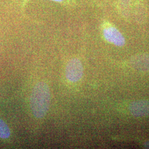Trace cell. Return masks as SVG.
<instances>
[{"label":"cell","mask_w":149,"mask_h":149,"mask_svg":"<svg viewBox=\"0 0 149 149\" xmlns=\"http://www.w3.org/2000/svg\"><path fill=\"white\" fill-rule=\"evenodd\" d=\"M50 92L48 85L39 82L33 88L30 97V106L33 116L43 118L48 112L50 104Z\"/></svg>","instance_id":"6da1fadb"},{"label":"cell","mask_w":149,"mask_h":149,"mask_svg":"<svg viewBox=\"0 0 149 149\" xmlns=\"http://www.w3.org/2000/svg\"><path fill=\"white\" fill-rule=\"evenodd\" d=\"M84 68L79 59H71L66 65L65 74L67 80L71 82L79 81L82 77Z\"/></svg>","instance_id":"7a4b0ae2"},{"label":"cell","mask_w":149,"mask_h":149,"mask_svg":"<svg viewBox=\"0 0 149 149\" xmlns=\"http://www.w3.org/2000/svg\"><path fill=\"white\" fill-rule=\"evenodd\" d=\"M102 32L103 37L108 42L118 47H122L125 44V40L122 34L111 24H105Z\"/></svg>","instance_id":"3957f363"},{"label":"cell","mask_w":149,"mask_h":149,"mask_svg":"<svg viewBox=\"0 0 149 149\" xmlns=\"http://www.w3.org/2000/svg\"><path fill=\"white\" fill-rule=\"evenodd\" d=\"M130 113L136 117L149 116V101L139 100L133 102L129 106Z\"/></svg>","instance_id":"277c9868"},{"label":"cell","mask_w":149,"mask_h":149,"mask_svg":"<svg viewBox=\"0 0 149 149\" xmlns=\"http://www.w3.org/2000/svg\"><path fill=\"white\" fill-rule=\"evenodd\" d=\"M131 66L141 71H149V55L140 54L130 60Z\"/></svg>","instance_id":"5b68a950"},{"label":"cell","mask_w":149,"mask_h":149,"mask_svg":"<svg viewBox=\"0 0 149 149\" xmlns=\"http://www.w3.org/2000/svg\"><path fill=\"white\" fill-rule=\"evenodd\" d=\"M132 0H118V8L123 16L128 17L130 15Z\"/></svg>","instance_id":"8992f818"},{"label":"cell","mask_w":149,"mask_h":149,"mask_svg":"<svg viewBox=\"0 0 149 149\" xmlns=\"http://www.w3.org/2000/svg\"><path fill=\"white\" fill-rule=\"evenodd\" d=\"M11 135V131L5 122L0 119V138H8Z\"/></svg>","instance_id":"52a82bcc"},{"label":"cell","mask_w":149,"mask_h":149,"mask_svg":"<svg viewBox=\"0 0 149 149\" xmlns=\"http://www.w3.org/2000/svg\"><path fill=\"white\" fill-rule=\"evenodd\" d=\"M146 9L142 3L139 2L134 7V14L136 18H143L146 15Z\"/></svg>","instance_id":"ba28073f"},{"label":"cell","mask_w":149,"mask_h":149,"mask_svg":"<svg viewBox=\"0 0 149 149\" xmlns=\"http://www.w3.org/2000/svg\"><path fill=\"white\" fill-rule=\"evenodd\" d=\"M144 146H145V148H149V141H148V142H146V143H145V145Z\"/></svg>","instance_id":"9c48e42d"},{"label":"cell","mask_w":149,"mask_h":149,"mask_svg":"<svg viewBox=\"0 0 149 149\" xmlns=\"http://www.w3.org/2000/svg\"><path fill=\"white\" fill-rule=\"evenodd\" d=\"M50 1H53L57 2H64L65 0H50Z\"/></svg>","instance_id":"30bf717a"}]
</instances>
